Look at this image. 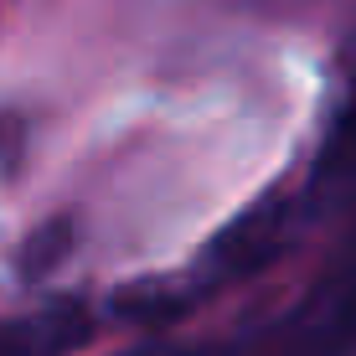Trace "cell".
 <instances>
[{
	"label": "cell",
	"instance_id": "1",
	"mask_svg": "<svg viewBox=\"0 0 356 356\" xmlns=\"http://www.w3.org/2000/svg\"><path fill=\"white\" fill-rule=\"evenodd\" d=\"M259 356H356V243L279 315Z\"/></svg>",
	"mask_w": 356,
	"mask_h": 356
}]
</instances>
